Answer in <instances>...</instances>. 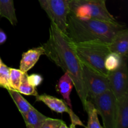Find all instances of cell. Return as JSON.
<instances>
[{
	"label": "cell",
	"instance_id": "obj_26",
	"mask_svg": "<svg viewBox=\"0 0 128 128\" xmlns=\"http://www.w3.org/2000/svg\"><path fill=\"white\" fill-rule=\"evenodd\" d=\"M6 40H7V36L6 33L0 28V45L4 43Z\"/></svg>",
	"mask_w": 128,
	"mask_h": 128
},
{
	"label": "cell",
	"instance_id": "obj_8",
	"mask_svg": "<svg viewBox=\"0 0 128 128\" xmlns=\"http://www.w3.org/2000/svg\"><path fill=\"white\" fill-rule=\"evenodd\" d=\"M72 0H48L49 8L52 21L63 33H66V20L69 5Z\"/></svg>",
	"mask_w": 128,
	"mask_h": 128
},
{
	"label": "cell",
	"instance_id": "obj_22",
	"mask_svg": "<svg viewBox=\"0 0 128 128\" xmlns=\"http://www.w3.org/2000/svg\"><path fill=\"white\" fill-rule=\"evenodd\" d=\"M68 126L62 120L46 118L41 128H67Z\"/></svg>",
	"mask_w": 128,
	"mask_h": 128
},
{
	"label": "cell",
	"instance_id": "obj_15",
	"mask_svg": "<svg viewBox=\"0 0 128 128\" xmlns=\"http://www.w3.org/2000/svg\"><path fill=\"white\" fill-rule=\"evenodd\" d=\"M0 16L7 19L12 26L18 22L13 0H0Z\"/></svg>",
	"mask_w": 128,
	"mask_h": 128
},
{
	"label": "cell",
	"instance_id": "obj_14",
	"mask_svg": "<svg viewBox=\"0 0 128 128\" xmlns=\"http://www.w3.org/2000/svg\"><path fill=\"white\" fill-rule=\"evenodd\" d=\"M22 116L28 128H41L45 119L47 118L34 107L22 114Z\"/></svg>",
	"mask_w": 128,
	"mask_h": 128
},
{
	"label": "cell",
	"instance_id": "obj_23",
	"mask_svg": "<svg viewBox=\"0 0 128 128\" xmlns=\"http://www.w3.org/2000/svg\"><path fill=\"white\" fill-rule=\"evenodd\" d=\"M27 79L29 83L34 88L40 86L43 81V78L38 74H32L31 75L28 74Z\"/></svg>",
	"mask_w": 128,
	"mask_h": 128
},
{
	"label": "cell",
	"instance_id": "obj_20",
	"mask_svg": "<svg viewBox=\"0 0 128 128\" xmlns=\"http://www.w3.org/2000/svg\"><path fill=\"white\" fill-rule=\"evenodd\" d=\"M10 68L2 63L0 66V88L8 90L11 89L10 84Z\"/></svg>",
	"mask_w": 128,
	"mask_h": 128
},
{
	"label": "cell",
	"instance_id": "obj_6",
	"mask_svg": "<svg viewBox=\"0 0 128 128\" xmlns=\"http://www.w3.org/2000/svg\"><path fill=\"white\" fill-rule=\"evenodd\" d=\"M82 64V78L88 92V100H91L110 90L108 78Z\"/></svg>",
	"mask_w": 128,
	"mask_h": 128
},
{
	"label": "cell",
	"instance_id": "obj_5",
	"mask_svg": "<svg viewBox=\"0 0 128 128\" xmlns=\"http://www.w3.org/2000/svg\"><path fill=\"white\" fill-rule=\"evenodd\" d=\"M102 118L104 128H115L118 100L111 90L90 100Z\"/></svg>",
	"mask_w": 128,
	"mask_h": 128
},
{
	"label": "cell",
	"instance_id": "obj_10",
	"mask_svg": "<svg viewBox=\"0 0 128 128\" xmlns=\"http://www.w3.org/2000/svg\"><path fill=\"white\" fill-rule=\"evenodd\" d=\"M44 50L42 46L33 48L22 53L20 64V70L22 72H28L34 67L42 55H44Z\"/></svg>",
	"mask_w": 128,
	"mask_h": 128
},
{
	"label": "cell",
	"instance_id": "obj_17",
	"mask_svg": "<svg viewBox=\"0 0 128 128\" xmlns=\"http://www.w3.org/2000/svg\"><path fill=\"white\" fill-rule=\"evenodd\" d=\"M8 91L11 96V98L14 102L15 104L17 106L18 109L20 111L21 115L27 112L33 107L28 101H26L22 97L21 94L18 91L10 89V90H8Z\"/></svg>",
	"mask_w": 128,
	"mask_h": 128
},
{
	"label": "cell",
	"instance_id": "obj_12",
	"mask_svg": "<svg viewBox=\"0 0 128 128\" xmlns=\"http://www.w3.org/2000/svg\"><path fill=\"white\" fill-rule=\"evenodd\" d=\"M128 127V93L118 100L115 128Z\"/></svg>",
	"mask_w": 128,
	"mask_h": 128
},
{
	"label": "cell",
	"instance_id": "obj_1",
	"mask_svg": "<svg viewBox=\"0 0 128 128\" xmlns=\"http://www.w3.org/2000/svg\"><path fill=\"white\" fill-rule=\"evenodd\" d=\"M41 46L44 50V55L70 75L84 108L88 92L82 80V64L75 52L72 41L51 21L48 40Z\"/></svg>",
	"mask_w": 128,
	"mask_h": 128
},
{
	"label": "cell",
	"instance_id": "obj_28",
	"mask_svg": "<svg viewBox=\"0 0 128 128\" xmlns=\"http://www.w3.org/2000/svg\"><path fill=\"white\" fill-rule=\"evenodd\" d=\"M0 18H1V16H0Z\"/></svg>",
	"mask_w": 128,
	"mask_h": 128
},
{
	"label": "cell",
	"instance_id": "obj_21",
	"mask_svg": "<svg viewBox=\"0 0 128 128\" xmlns=\"http://www.w3.org/2000/svg\"><path fill=\"white\" fill-rule=\"evenodd\" d=\"M23 72L20 69L11 68L10 70V84L11 90H18Z\"/></svg>",
	"mask_w": 128,
	"mask_h": 128
},
{
	"label": "cell",
	"instance_id": "obj_19",
	"mask_svg": "<svg viewBox=\"0 0 128 128\" xmlns=\"http://www.w3.org/2000/svg\"><path fill=\"white\" fill-rule=\"evenodd\" d=\"M122 60L118 54L113 52H110L105 60V68L109 72L115 71L121 66Z\"/></svg>",
	"mask_w": 128,
	"mask_h": 128
},
{
	"label": "cell",
	"instance_id": "obj_18",
	"mask_svg": "<svg viewBox=\"0 0 128 128\" xmlns=\"http://www.w3.org/2000/svg\"><path fill=\"white\" fill-rule=\"evenodd\" d=\"M27 72H23L21 76V82L19 86L18 91L21 94L27 95V96H36L38 93L36 90V88L31 86L28 81Z\"/></svg>",
	"mask_w": 128,
	"mask_h": 128
},
{
	"label": "cell",
	"instance_id": "obj_16",
	"mask_svg": "<svg viewBox=\"0 0 128 128\" xmlns=\"http://www.w3.org/2000/svg\"><path fill=\"white\" fill-rule=\"evenodd\" d=\"M84 110L86 111L88 116V121L87 126H86L88 128H102V126L100 124L99 121L98 112L97 110L94 106L93 103L91 102L90 100H87L84 106Z\"/></svg>",
	"mask_w": 128,
	"mask_h": 128
},
{
	"label": "cell",
	"instance_id": "obj_9",
	"mask_svg": "<svg viewBox=\"0 0 128 128\" xmlns=\"http://www.w3.org/2000/svg\"><path fill=\"white\" fill-rule=\"evenodd\" d=\"M111 52L118 54L122 60L128 58V30L124 28L117 34L110 43Z\"/></svg>",
	"mask_w": 128,
	"mask_h": 128
},
{
	"label": "cell",
	"instance_id": "obj_3",
	"mask_svg": "<svg viewBox=\"0 0 128 128\" xmlns=\"http://www.w3.org/2000/svg\"><path fill=\"white\" fill-rule=\"evenodd\" d=\"M73 48L81 64L92 69L96 72L108 76L109 72L106 69L104 62L110 52V43L100 40L86 42H72Z\"/></svg>",
	"mask_w": 128,
	"mask_h": 128
},
{
	"label": "cell",
	"instance_id": "obj_7",
	"mask_svg": "<svg viewBox=\"0 0 128 128\" xmlns=\"http://www.w3.org/2000/svg\"><path fill=\"white\" fill-rule=\"evenodd\" d=\"M110 90L117 100L128 93V58L122 60L121 66L115 71L110 72L108 76Z\"/></svg>",
	"mask_w": 128,
	"mask_h": 128
},
{
	"label": "cell",
	"instance_id": "obj_13",
	"mask_svg": "<svg viewBox=\"0 0 128 128\" xmlns=\"http://www.w3.org/2000/svg\"><path fill=\"white\" fill-rule=\"evenodd\" d=\"M74 87V83L71 76L68 72H64L58 82L56 90L62 96L68 106L72 108L70 94Z\"/></svg>",
	"mask_w": 128,
	"mask_h": 128
},
{
	"label": "cell",
	"instance_id": "obj_25",
	"mask_svg": "<svg viewBox=\"0 0 128 128\" xmlns=\"http://www.w3.org/2000/svg\"><path fill=\"white\" fill-rule=\"evenodd\" d=\"M38 1L40 2L42 9H43L44 10V11L46 12V14H48V16L50 20L51 17V15L50 10V8H49L48 0H38Z\"/></svg>",
	"mask_w": 128,
	"mask_h": 128
},
{
	"label": "cell",
	"instance_id": "obj_11",
	"mask_svg": "<svg viewBox=\"0 0 128 128\" xmlns=\"http://www.w3.org/2000/svg\"><path fill=\"white\" fill-rule=\"evenodd\" d=\"M36 101H41L46 104L49 108L52 111L58 113H63L66 112L70 114L72 110L71 108L68 106L66 102L61 99L57 98L54 96L43 94L36 96Z\"/></svg>",
	"mask_w": 128,
	"mask_h": 128
},
{
	"label": "cell",
	"instance_id": "obj_24",
	"mask_svg": "<svg viewBox=\"0 0 128 128\" xmlns=\"http://www.w3.org/2000/svg\"><path fill=\"white\" fill-rule=\"evenodd\" d=\"M69 116H70V119H71V125H70V126L71 128H76V126H84V127H86V126L83 124V123L81 122V121L80 120V119L79 118L78 116L77 115L73 112V111L71 112V113L69 114Z\"/></svg>",
	"mask_w": 128,
	"mask_h": 128
},
{
	"label": "cell",
	"instance_id": "obj_27",
	"mask_svg": "<svg viewBox=\"0 0 128 128\" xmlns=\"http://www.w3.org/2000/svg\"><path fill=\"white\" fill-rule=\"evenodd\" d=\"M3 63V62H2V60H1V58H0V66H1V64H2Z\"/></svg>",
	"mask_w": 128,
	"mask_h": 128
},
{
	"label": "cell",
	"instance_id": "obj_2",
	"mask_svg": "<svg viewBox=\"0 0 128 128\" xmlns=\"http://www.w3.org/2000/svg\"><path fill=\"white\" fill-rule=\"evenodd\" d=\"M126 25L117 21L109 22L95 19H80L68 15L66 36L74 43L100 40L111 43Z\"/></svg>",
	"mask_w": 128,
	"mask_h": 128
},
{
	"label": "cell",
	"instance_id": "obj_4",
	"mask_svg": "<svg viewBox=\"0 0 128 128\" xmlns=\"http://www.w3.org/2000/svg\"><path fill=\"white\" fill-rule=\"evenodd\" d=\"M106 2V0H72L69 5L68 15L80 19L116 21L108 10Z\"/></svg>",
	"mask_w": 128,
	"mask_h": 128
}]
</instances>
